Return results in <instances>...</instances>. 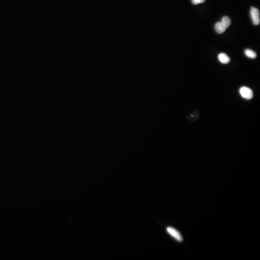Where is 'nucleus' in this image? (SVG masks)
<instances>
[{"label": "nucleus", "mask_w": 260, "mask_h": 260, "mask_svg": "<svg viewBox=\"0 0 260 260\" xmlns=\"http://www.w3.org/2000/svg\"><path fill=\"white\" fill-rule=\"evenodd\" d=\"M239 93L241 97L246 99H251L253 97V93L249 87L245 86L242 87L239 90Z\"/></svg>", "instance_id": "f257e3e1"}, {"label": "nucleus", "mask_w": 260, "mask_h": 260, "mask_svg": "<svg viewBox=\"0 0 260 260\" xmlns=\"http://www.w3.org/2000/svg\"><path fill=\"white\" fill-rule=\"evenodd\" d=\"M250 13L253 24L255 25H259L260 23V17L259 9L254 7H252Z\"/></svg>", "instance_id": "f03ea898"}, {"label": "nucleus", "mask_w": 260, "mask_h": 260, "mask_svg": "<svg viewBox=\"0 0 260 260\" xmlns=\"http://www.w3.org/2000/svg\"><path fill=\"white\" fill-rule=\"evenodd\" d=\"M166 230H167L168 233L171 235L172 237H174L177 241L179 242L183 241V238L182 236L179 232L176 230L175 228L172 227H167Z\"/></svg>", "instance_id": "7ed1b4c3"}, {"label": "nucleus", "mask_w": 260, "mask_h": 260, "mask_svg": "<svg viewBox=\"0 0 260 260\" xmlns=\"http://www.w3.org/2000/svg\"><path fill=\"white\" fill-rule=\"evenodd\" d=\"M218 59L220 62L224 64H228L230 61V57L225 53H220L218 55Z\"/></svg>", "instance_id": "20e7f679"}, {"label": "nucleus", "mask_w": 260, "mask_h": 260, "mask_svg": "<svg viewBox=\"0 0 260 260\" xmlns=\"http://www.w3.org/2000/svg\"><path fill=\"white\" fill-rule=\"evenodd\" d=\"M226 27L223 24L222 22H218L215 25V29L218 34L224 33L226 29Z\"/></svg>", "instance_id": "39448f33"}, {"label": "nucleus", "mask_w": 260, "mask_h": 260, "mask_svg": "<svg viewBox=\"0 0 260 260\" xmlns=\"http://www.w3.org/2000/svg\"><path fill=\"white\" fill-rule=\"evenodd\" d=\"M245 55L251 59H254L257 57V54L254 51L250 49H247L245 51Z\"/></svg>", "instance_id": "423d86ee"}, {"label": "nucleus", "mask_w": 260, "mask_h": 260, "mask_svg": "<svg viewBox=\"0 0 260 260\" xmlns=\"http://www.w3.org/2000/svg\"><path fill=\"white\" fill-rule=\"evenodd\" d=\"M221 22L225 25V27H226V28L229 27L231 24V19L229 17H227V16L223 17Z\"/></svg>", "instance_id": "0eeeda50"}, {"label": "nucleus", "mask_w": 260, "mask_h": 260, "mask_svg": "<svg viewBox=\"0 0 260 260\" xmlns=\"http://www.w3.org/2000/svg\"><path fill=\"white\" fill-rule=\"evenodd\" d=\"M191 2L193 4L197 5V4L203 3L205 2V0H191Z\"/></svg>", "instance_id": "6e6552de"}]
</instances>
